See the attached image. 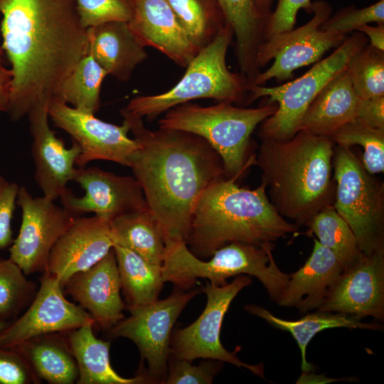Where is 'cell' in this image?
Instances as JSON below:
<instances>
[{
    "label": "cell",
    "mask_w": 384,
    "mask_h": 384,
    "mask_svg": "<svg viewBox=\"0 0 384 384\" xmlns=\"http://www.w3.org/2000/svg\"><path fill=\"white\" fill-rule=\"evenodd\" d=\"M89 324L95 325L92 316L65 297L55 276L44 272L29 306L0 333V348H11L39 335L68 331Z\"/></svg>",
    "instance_id": "obj_15"
},
{
    "label": "cell",
    "mask_w": 384,
    "mask_h": 384,
    "mask_svg": "<svg viewBox=\"0 0 384 384\" xmlns=\"http://www.w3.org/2000/svg\"><path fill=\"white\" fill-rule=\"evenodd\" d=\"M48 104L33 108L27 114L32 137L31 155L34 163V178L43 196L55 201L68 188L78 172L75 167L80 154V146L73 141L67 148L56 137L48 124Z\"/></svg>",
    "instance_id": "obj_18"
},
{
    "label": "cell",
    "mask_w": 384,
    "mask_h": 384,
    "mask_svg": "<svg viewBox=\"0 0 384 384\" xmlns=\"http://www.w3.org/2000/svg\"><path fill=\"white\" fill-rule=\"evenodd\" d=\"M203 292V287L188 291L176 289L167 298L139 306H127L130 313L108 331L112 337H124L137 346L151 383H164L168 368L173 326L187 304Z\"/></svg>",
    "instance_id": "obj_10"
},
{
    "label": "cell",
    "mask_w": 384,
    "mask_h": 384,
    "mask_svg": "<svg viewBox=\"0 0 384 384\" xmlns=\"http://www.w3.org/2000/svg\"><path fill=\"white\" fill-rule=\"evenodd\" d=\"M233 36L231 27L225 23L189 63L173 87L157 95L134 97L123 110L134 117L152 121L175 106L197 99L247 105L249 82L240 73L231 72L226 64Z\"/></svg>",
    "instance_id": "obj_6"
},
{
    "label": "cell",
    "mask_w": 384,
    "mask_h": 384,
    "mask_svg": "<svg viewBox=\"0 0 384 384\" xmlns=\"http://www.w3.org/2000/svg\"><path fill=\"white\" fill-rule=\"evenodd\" d=\"M260 140L255 164L262 171L271 203L284 218L306 226L334 203V143L302 130L287 140Z\"/></svg>",
    "instance_id": "obj_3"
},
{
    "label": "cell",
    "mask_w": 384,
    "mask_h": 384,
    "mask_svg": "<svg viewBox=\"0 0 384 384\" xmlns=\"http://www.w3.org/2000/svg\"><path fill=\"white\" fill-rule=\"evenodd\" d=\"M319 310L361 319L384 320V250L365 255L344 269L329 289Z\"/></svg>",
    "instance_id": "obj_17"
},
{
    "label": "cell",
    "mask_w": 384,
    "mask_h": 384,
    "mask_svg": "<svg viewBox=\"0 0 384 384\" xmlns=\"http://www.w3.org/2000/svg\"><path fill=\"white\" fill-rule=\"evenodd\" d=\"M89 53L121 82L127 81L148 53L130 29L128 22L111 21L88 28Z\"/></svg>",
    "instance_id": "obj_23"
},
{
    "label": "cell",
    "mask_w": 384,
    "mask_h": 384,
    "mask_svg": "<svg viewBox=\"0 0 384 384\" xmlns=\"http://www.w3.org/2000/svg\"><path fill=\"white\" fill-rule=\"evenodd\" d=\"M74 181L84 189V196H76L68 189L59 198L63 207L74 216L94 213L110 223L122 215L148 208L134 176L91 166L78 169Z\"/></svg>",
    "instance_id": "obj_16"
},
{
    "label": "cell",
    "mask_w": 384,
    "mask_h": 384,
    "mask_svg": "<svg viewBox=\"0 0 384 384\" xmlns=\"http://www.w3.org/2000/svg\"><path fill=\"white\" fill-rule=\"evenodd\" d=\"M306 226L309 233H314L318 241L334 254L343 270L363 255L356 235L333 205L320 210Z\"/></svg>",
    "instance_id": "obj_31"
},
{
    "label": "cell",
    "mask_w": 384,
    "mask_h": 384,
    "mask_svg": "<svg viewBox=\"0 0 384 384\" xmlns=\"http://www.w3.org/2000/svg\"><path fill=\"white\" fill-rule=\"evenodd\" d=\"M277 109L275 102L244 108L224 101L206 107L188 102L166 112L159 121V128L201 137L221 157L226 178L237 180L255 163L254 158H248L252 133Z\"/></svg>",
    "instance_id": "obj_7"
},
{
    "label": "cell",
    "mask_w": 384,
    "mask_h": 384,
    "mask_svg": "<svg viewBox=\"0 0 384 384\" xmlns=\"http://www.w3.org/2000/svg\"><path fill=\"white\" fill-rule=\"evenodd\" d=\"M359 100L345 69L321 90L307 108L299 131L330 137L357 117Z\"/></svg>",
    "instance_id": "obj_24"
},
{
    "label": "cell",
    "mask_w": 384,
    "mask_h": 384,
    "mask_svg": "<svg viewBox=\"0 0 384 384\" xmlns=\"http://www.w3.org/2000/svg\"><path fill=\"white\" fill-rule=\"evenodd\" d=\"M81 23L85 28L111 21L131 20L134 0H75Z\"/></svg>",
    "instance_id": "obj_36"
},
{
    "label": "cell",
    "mask_w": 384,
    "mask_h": 384,
    "mask_svg": "<svg viewBox=\"0 0 384 384\" xmlns=\"http://www.w3.org/2000/svg\"><path fill=\"white\" fill-rule=\"evenodd\" d=\"M312 14L304 25L264 41L257 53L258 67L261 70L272 59L274 63L258 74L253 85H264L272 78L280 82L291 79L295 70L319 61L327 51L343 43L346 35L319 28L332 14L329 2H312Z\"/></svg>",
    "instance_id": "obj_11"
},
{
    "label": "cell",
    "mask_w": 384,
    "mask_h": 384,
    "mask_svg": "<svg viewBox=\"0 0 384 384\" xmlns=\"http://www.w3.org/2000/svg\"><path fill=\"white\" fill-rule=\"evenodd\" d=\"M121 289L127 306H139L155 302L163 287L161 265L144 259L136 252L114 245Z\"/></svg>",
    "instance_id": "obj_29"
},
{
    "label": "cell",
    "mask_w": 384,
    "mask_h": 384,
    "mask_svg": "<svg viewBox=\"0 0 384 384\" xmlns=\"http://www.w3.org/2000/svg\"><path fill=\"white\" fill-rule=\"evenodd\" d=\"M301 9L308 14H312L311 0H277L275 9L267 21L264 41L274 34L293 29Z\"/></svg>",
    "instance_id": "obj_40"
},
{
    "label": "cell",
    "mask_w": 384,
    "mask_h": 384,
    "mask_svg": "<svg viewBox=\"0 0 384 384\" xmlns=\"http://www.w3.org/2000/svg\"><path fill=\"white\" fill-rule=\"evenodd\" d=\"M273 242L255 245L231 242L217 250L208 261L194 255L184 241L165 245L161 270L164 282L189 290L197 279H208L215 285H224L227 279L240 274L255 277L270 299L278 302L289 278L277 267L273 256Z\"/></svg>",
    "instance_id": "obj_5"
},
{
    "label": "cell",
    "mask_w": 384,
    "mask_h": 384,
    "mask_svg": "<svg viewBox=\"0 0 384 384\" xmlns=\"http://www.w3.org/2000/svg\"><path fill=\"white\" fill-rule=\"evenodd\" d=\"M94 324H89L65 334L79 370L77 384H143L151 383L146 372L134 378L119 375L110 361L111 343L97 338L93 334Z\"/></svg>",
    "instance_id": "obj_25"
},
{
    "label": "cell",
    "mask_w": 384,
    "mask_h": 384,
    "mask_svg": "<svg viewBox=\"0 0 384 384\" xmlns=\"http://www.w3.org/2000/svg\"><path fill=\"white\" fill-rule=\"evenodd\" d=\"M110 225L97 216H76L53 245L47 270L61 287L77 272L86 270L102 260L112 248Z\"/></svg>",
    "instance_id": "obj_19"
},
{
    "label": "cell",
    "mask_w": 384,
    "mask_h": 384,
    "mask_svg": "<svg viewBox=\"0 0 384 384\" xmlns=\"http://www.w3.org/2000/svg\"><path fill=\"white\" fill-rule=\"evenodd\" d=\"M10 322H5L0 320V333L8 326Z\"/></svg>",
    "instance_id": "obj_47"
},
{
    "label": "cell",
    "mask_w": 384,
    "mask_h": 384,
    "mask_svg": "<svg viewBox=\"0 0 384 384\" xmlns=\"http://www.w3.org/2000/svg\"><path fill=\"white\" fill-rule=\"evenodd\" d=\"M373 22L384 24V0H379L361 9L356 8L353 4L341 8L331 14L319 28L347 36L357 31L360 27Z\"/></svg>",
    "instance_id": "obj_37"
},
{
    "label": "cell",
    "mask_w": 384,
    "mask_h": 384,
    "mask_svg": "<svg viewBox=\"0 0 384 384\" xmlns=\"http://www.w3.org/2000/svg\"><path fill=\"white\" fill-rule=\"evenodd\" d=\"M178 21L201 50L209 44L225 24L215 0H166Z\"/></svg>",
    "instance_id": "obj_32"
},
{
    "label": "cell",
    "mask_w": 384,
    "mask_h": 384,
    "mask_svg": "<svg viewBox=\"0 0 384 384\" xmlns=\"http://www.w3.org/2000/svg\"><path fill=\"white\" fill-rule=\"evenodd\" d=\"M357 118L375 128H384V96L360 98Z\"/></svg>",
    "instance_id": "obj_43"
},
{
    "label": "cell",
    "mask_w": 384,
    "mask_h": 384,
    "mask_svg": "<svg viewBox=\"0 0 384 384\" xmlns=\"http://www.w3.org/2000/svg\"><path fill=\"white\" fill-rule=\"evenodd\" d=\"M311 255L289 281L277 304L300 313L318 309L343 268L334 254L316 238Z\"/></svg>",
    "instance_id": "obj_22"
},
{
    "label": "cell",
    "mask_w": 384,
    "mask_h": 384,
    "mask_svg": "<svg viewBox=\"0 0 384 384\" xmlns=\"http://www.w3.org/2000/svg\"><path fill=\"white\" fill-rule=\"evenodd\" d=\"M110 225L114 245L126 247L149 262L162 264L165 248L164 234L148 208L117 217Z\"/></svg>",
    "instance_id": "obj_28"
},
{
    "label": "cell",
    "mask_w": 384,
    "mask_h": 384,
    "mask_svg": "<svg viewBox=\"0 0 384 384\" xmlns=\"http://www.w3.org/2000/svg\"><path fill=\"white\" fill-rule=\"evenodd\" d=\"M170 358L168 375L164 383L166 384H210L215 375L221 370L223 362L219 360L206 358L198 365H193L191 361Z\"/></svg>",
    "instance_id": "obj_38"
},
{
    "label": "cell",
    "mask_w": 384,
    "mask_h": 384,
    "mask_svg": "<svg viewBox=\"0 0 384 384\" xmlns=\"http://www.w3.org/2000/svg\"><path fill=\"white\" fill-rule=\"evenodd\" d=\"M48 111L53 124L80 146L76 166L83 168L90 161L104 160L129 167L139 144L128 136L124 120L122 125L109 123L55 99L50 101Z\"/></svg>",
    "instance_id": "obj_14"
},
{
    "label": "cell",
    "mask_w": 384,
    "mask_h": 384,
    "mask_svg": "<svg viewBox=\"0 0 384 384\" xmlns=\"http://www.w3.org/2000/svg\"><path fill=\"white\" fill-rule=\"evenodd\" d=\"M128 24L144 47L154 48L182 68H186L200 50L166 0H134Z\"/></svg>",
    "instance_id": "obj_21"
},
{
    "label": "cell",
    "mask_w": 384,
    "mask_h": 384,
    "mask_svg": "<svg viewBox=\"0 0 384 384\" xmlns=\"http://www.w3.org/2000/svg\"><path fill=\"white\" fill-rule=\"evenodd\" d=\"M3 49L0 45V112H7L11 88L12 73L3 64Z\"/></svg>",
    "instance_id": "obj_44"
},
{
    "label": "cell",
    "mask_w": 384,
    "mask_h": 384,
    "mask_svg": "<svg viewBox=\"0 0 384 384\" xmlns=\"http://www.w3.org/2000/svg\"><path fill=\"white\" fill-rule=\"evenodd\" d=\"M16 203L21 208L22 220L9 247V259L26 276L44 273L53 245L76 216L44 196H33L25 186L19 187Z\"/></svg>",
    "instance_id": "obj_13"
},
{
    "label": "cell",
    "mask_w": 384,
    "mask_h": 384,
    "mask_svg": "<svg viewBox=\"0 0 384 384\" xmlns=\"http://www.w3.org/2000/svg\"><path fill=\"white\" fill-rule=\"evenodd\" d=\"M357 31L368 36L371 46L384 51V24H377L375 26L366 24L360 27Z\"/></svg>",
    "instance_id": "obj_45"
},
{
    "label": "cell",
    "mask_w": 384,
    "mask_h": 384,
    "mask_svg": "<svg viewBox=\"0 0 384 384\" xmlns=\"http://www.w3.org/2000/svg\"><path fill=\"white\" fill-rule=\"evenodd\" d=\"M244 309L250 314L265 320L271 326L287 331L297 341L301 352V368L308 373L314 368L306 358V350L311 340L318 333L332 328L345 327L372 331H383V326L377 323H366L362 319L341 312L317 309L297 320H285L277 317L262 306L256 304L245 305Z\"/></svg>",
    "instance_id": "obj_27"
},
{
    "label": "cell",
    "mask_w": 384,
    "mask_h": 384,
    "mask_svg": "<svg viewBox=\"0 0 384 384\" xmlns=\"http://www.w3.org/2000/svg\"><path fill=\"white\" fill-rule=\"evenodd\" d=\"M366 36L351 33L328 57L318 61L303 75L275 87L249 85L247 105L261 97L269 96V103L275 102V112L260 125V139L287 140L299 131L307 108L321 90L338 73L346 69L351 57L368 44Z\"/></svg>",
    "instance_id": "obj_8"
},
{
    "label": "cell",
    "mask_w": 384,
    "mask_h": 384,
    "mask_svg": "<svg viewBox=\"0 0 384 384\" xmlns=\"http://www.w3.org/2000/svg\"><path fill=\"white\" fill-rule=\"evenodd\" d=\"M63 290L78 302L102 330L109 331L124 318L126 304L121 295V282L113 248L90 268L75 273Z\"/></svg>",
    "instance_id": "obj_20"
},
{
    "label": "cell",
    "mask_w": 384,
    "mask_h": 384,
    "mask_svg": "<svg viewBox=\"0 0 384 384\" xmlns=\"http://www.w3.org/2000/svg\"><path fill=\"white\" fill-rule=\"evenodd\" d=\"M106 70L88 52L63 82L55 100L95 114L100 107V91Z\"/></svg>",
    "instance_id": "obj_30"
},
{
    "label": "cell",
    "mask_w": 384,
    "mask_h": 384,
    "mask_svg": "<svg viewBox=\"0 0 384 384\" xmlns=\"http://www.w3.org/2000/svg\"><path fill=\"white\" fill-rule=\"evenodd\" d=\"M41 381L21 354L11 348H0V384H38Z\"/></svg>",
    "instance_id": "obj_39"
},
{
    "label": "cell",
    "mask_w": 384,
    "mask_h": 384,
    "mask_svg": "<svg viewBox=\"0 0 384 384\" xmlns=\"http://www.w3.org/2000/svg\"><path fill=\"white\" fill-rule=\"evenodd\" d=\"M41 380L50 384L76 383L79 370L64 332L39 335L12 347Z\"/></svg>",
    "instance_id": "obj_26"
},
{
    "label": "cell",
    "mask_w": 384,
    "mask_h": 384,
    "mask_svg": "<svg viewBox=\"0 0 384 384\" xmlns=\"http://www.w3.org/2000/svg\"><path fill=\"white\" fill-rule=\"evenodd\" d=\"M230 22L247 20L257 13L255 0H215Z\"/></svg>",
    "instance_id": "obj_42"
},
{
    "label": "cell",
    "mask_w": 384,
    "mask_h": 384,
    "mask_svg": "<svg viewBox=\"0 0 384 384\" xmlns=\"http://www.w3.org/2000/svg\"><path fill=\"white\" fill-rule=\"evenodd\" d=\"M19 186L0 175V249L9 247L12 237L11 220L16 208Z\"/></svg>",
    "instance_id": "obj_41"
},
{
    "label": "cell",
    "mask_w": 384,
    "mask_h": 384,
    "mask_svg": "<svg viewBox=\"0 0 384 384\" xmlns=\"http://www.w3.org/2000/svg\"><path fill=\"white\" fill-rule=\"evenodd\" d=\"M255 3L260 14L268 20L272 13V0H255Z\"/></svg>",
    "instance_id": "obj_46"
},
{
    "label": "cell",
    "mask_w": 384,
    "mask_h": 384,
    "mask_svg": "<svg viewBox=\"0 0 384 384\" xmlns=\"http://www.w3.org/2000/svg\"><path fill=\"white\" fill-rule=\"evenodd\" d=\"M1 1V0H0Z\"/></svg>",
    "instance_id": "obj_48"
},
{
    "label": "cell",
    "mask_w": 384,
    "mask_h": 384,
    "mask_svg": "<svg viewBox=\"0 0 384 384\" xmlns=\"http://www.w3.org/2000/svg\"><path fill=\"white\" fill-rule=\"evenodd\" d=\"M333 206L346 220L365 255L384 250V184L350 148L335 145Z\"/></svg>",
    "instance_id": "obj_9"
},
{
    "label": "cell",
    "mask_w": 384,
    "mask_h": 384,
    "mask_svg": "<svg viewBox=\"0 0 384 384\" xmlns=\"http://www.w3.org/2000/svg\"><path fill=\"white\" fill-rule=\"evenodd\" d=\"M266 186L240 187L223 178L199 197L185 242L200 259L210 258L231 242L262 245L295 233L298 226L286 220L268 198Z\"/></svg>",
    "instance_id": "obj_4"
},
{
    "label": "cell",
    "mask_w": 384,
    "mask_h": 384,
    "mask_svg": "<svg viewBox=\"0 0 384 384\" xmlns=\"http://www.w3.org/2000/svg\"><path fill=\"white\" fill-rule=\"evenodd\" d=\"M1 48L11 63L7 112L18 120L49 104L88 53L87 28L75 0H1Z\"/></svg>",
    "instance_id": "obj_1"
},
{
    "label": "cell",
    "mask_w": 384,
    "mask_h": 384,
    "mask_svg": "<svg viewBox=\"0 0 384 384\" xmlns=\"http://www.w3.org/2000/svg\"><path fill=\"white\" fill-rule=\"evenodd\" d=\"M335 145L363 149L362 164L371 174L384 171V128L373 127L358 118L344 124L330 137Z\"/></svg>",
    "instance_id": "obj_34"
},
{
    "label": "cell",
    "mask_w": 384,
    "mask_h": 384,
    "mask_svg": "<svg viewBox=\"0 0 384 384\" xmlns=\"http://www.w3.org/2000/svg\"><path fill=\"white\" fill-rule=\"evenodd\" d=\"M36 284L12 260L0 257V320L11 322L31 304Z\"/></svg>",
    "instance_id": "obj_33"
},
{
    "label": "cell",
    "mask_w": 384,
    "mask_h": 384,
    "mask_svg": "<svg viewBox=\"0 0 384 384\" xmlns=\"http://www.w3.org/2000/svg\"><path fill=\"white\" fill-rule=\"evenodd\" d=\"M120 114L139 144L129 167L161 228L165 245L185 242L199 197L212 183L226 178L221 157L198 135L171 129L151 130L142 118L123 109Z\"/></svg>",
    "instance_id": "obj_2"
},
{
    "label": "cell",
    "mask_w": 384,
    "mask_h": 384,
    "mask_svg": "<svg viewBox=\"0 0 384 384\" xmlns=\"http://www.w3.org/2000/svg\"><path fill=\"white\" fill-rule=\"evenodd\" d=\"M346 70L360 98L384 96V51L368 43L351 57Z\"/></svg>",
    "instance_id": "obj_35"
},
{
    "label": "cell",
    "mask_w": 384,
    "mask_h": 384,
    "mask_svg": "<svg viewBox=\"0 0 384 384\" xmlns=\"http://www.w3.org/2000/svg\"><path fill=\"white\" fill-rule=\"evenodd\" d=\"M252 279L245 274L238 275L230 283L215 285L207 282L203 292L207 295V304L201 316L191 324L172 331L169 356L192 362L196 358H210L245 368L263 378L262 364L250 365L236 356L239 348L233 352L226 350L220 339L223 320L236 295Z\"/></svg>",
    "instance_id": "obj_12"
}]
</instances>
